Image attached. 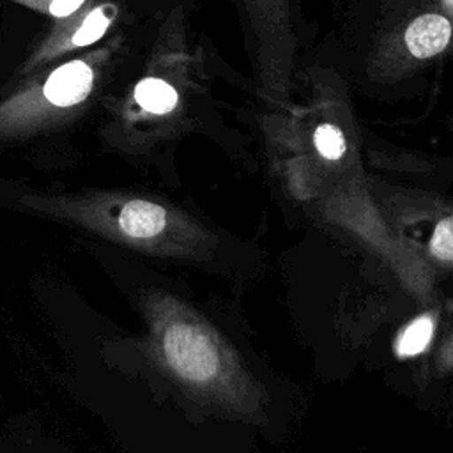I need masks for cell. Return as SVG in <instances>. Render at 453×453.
<instances>
[{
    "label": "cell",
    "mask_w": 453,
    "mask_h": 453,
    "mask_svg": "<svg viewBox=\"0 0 453 453\" xmlns=\"http://www.w3.org/2000/svg\"><path fill=\"white\" fill-rule=\"evenodd\" d=\"M94 71L85 60L53 69L42 81L27 83L0 101V138H12L37 127L50 110L80 104L92 90Z\"/></svg>",
    "instance_id": "1"
},
{
    "label": "cell",
    "mask_w": 453,
    "mask_h": 453,
    "mask_svg": "<svg viewBox=\"0 0 453 453\" xmlns=\"http://www.w3.org/2000/svg\"><path fill=\"white\" fill-rule=\"evenodd\" d=\"M163 350L170 366L191 382H207L218 373V350L198 326L184 322L170 326L163 336Z\"/></svg>",
    "instance_id": "2"
},
{
    "label": "cell",
    "mask_w": 453,
    "mask_h": 453,
    "mask_svg": "<svg viewBox=\"0 0 453 453\" xmlns=\"http://www.w3.org/2000/svg\"><path fill=\"white\" fill-rule=\"evenodd\" d=\"M451 37V23L441 14H423L405 30L407 50L418 58L441 53Z\"/></svg>",
    "instance_id": "3"
},
{
    "label": "cell",
    "mask_w": 453,
    "mask_h": 453,
    "mask_svg": "<svg viewBox=\"0 0 453 453\" xmlns=\"http://www.w3.org/2000/svg\"><path fill=\"white\" fill-rule=\"evenodd\" d=\"M119 226L129 237L149 239L165 230L166 211L147 200H131L120 209Z\"/></svg>",
    "instance_id": "4"
},
{
    "label": "cell",
    "mask_w": 453,
    "mask_h": 453,
    "mask_svg": "<svg viewBox=\"0 0 453 453\" xmlns=\"http://www.w3.org/2000/svg\"><path fill=\"white\" fill-rule=\"evenodd\" d=\"M134 97L142 108L152 113H166L177 104V92L159 78H145L134 88Z\"/></svg>",
    "instance_id": "5"
},
{
    "label": "cell",
    "mask_w": 453,
    "mask_h": 453,
    "mask_svg": "<svg viewBox=\"0 0 453 453\" xmlns=\"http://www.w3.org/2000/svg\"><path fill=\"white\" fill-rule=\"evenodd\" d=\"M113 12H115V9L110 5L97 7V9L90 11L81 19V23L78 27H74L67 44L69 46H87V44L96 42L108 28V25L113 18Z\"/></svg>",
    "instance_id": "6"
},
{
    "label": "cell",
    "mask_w": 453,
    "mask_h": 453,
    "mask_svg": "<svg viewBox=\"0 0 453 453\" xmlns=\"http://www.w3.org/2000/svg\"><path fill=\"white\" fill-rule=\"evenodd\" d=\"M434 333V322L430 317H419L402 334L398 342L400 356H414L426 349Z\"/></svg>",
    "instance_id": "7"
},
{
    "label": "cell",
    "mask_w": 453,
    "mask_h": 453,
    "mask_svg": "<svg viewBox=\"0 0 453 453\" xmlns=\"http://www.w3.org/2000/svg\"><path fill=\"white\" fill-rule=\"evenodd\" d=\"M315 147L327 159H338L345 152V140L338 127L322 124L315 131Z\"/></svg>",
    "instance_id": "8"
},
{
    "label": "cell",
    "mask_w": 453,
    "mask_h": 453,
    "mask_svg": "<svg viewBox=\"0 0 453 453\" xmlns=\"http://www.w3.org/2000/svg\"><path fill=\"white\" fill-rule=\"evenodd\" d=\"M453 221L451 218H444L441 223H437L432 239H430V251L444 260V262H451L453 258V242H451V235H453V228H451Z\"/></svg>",
    "instance_id": "9"
},
{
    "label": "cell",
    "mask_w": 453,
    "mask_h": 453,
    "mask_svg": "<svg viewBox=\"0 0 453 453\" xmlns=\"http://www.w3.org/2000/svg\"><path fill=\"white\" fill-rule=\"evenodd\" d=\"M11 2L35 7L53 18H67L69 14L76 12L85 0H11Z\"/></svg>",
    "instance_id": "10"
},
{
    "label": "cell",
    "mask_w": 453,
    "mask_h": 453,
    "mask_svg": "<svg viewBox=\"0 0 453 453\" xmlns=\"http://www.w3.org/2000/svg\"><path fill=\"white\" fill-rule=\"evenodd\" d=\"M446 4H448V5H449V4H451V0H446Z\"/></svg>",
    "instance_id": "11"
}]
</instances>
